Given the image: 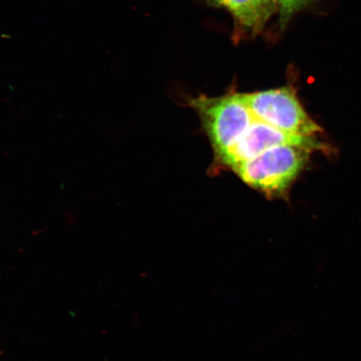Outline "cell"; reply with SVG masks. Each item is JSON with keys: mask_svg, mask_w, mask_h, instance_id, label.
<instances>
[{"mask_svg": "<svg viewBox=\"0 0 361 361\" xmlns=\"http://www.w3.org/2000/svg\"><path fill=\"white\" fill-rule=\"evenodd\" d=\"M270 1H272V2H274V0H270Z\"/></svg>", "mask_w": 361, "mask_h": 361, "instance_id": "obj_7", "label": "cell"}, {"mask_svg": "<svg viewBox=\"0 0 361 361\" xmlns=\"http://www.w3.org/2000/svg\"><path fill=\"white\" fill-rule=\"evenodd\" d=\"M232 13L243 26L252 30L263 29L274 11L275 4L270 0H214Z\"/></svg>", "mask_w": 361, "mask_h": 361, "instance_id": "obj_5", "label": "cell"}, {"mask_svg": "<svg viewBox=\"0 0 361 361\" xmlns=\"http://www.w3.org/2000/svg\"><path fill=\"white\" fill-rule=\"evenodd\" d=\"M312 152L310 149L300 146L274 147L232 170L248 187L269 200L281 198L286 195L299 177Z\"/></svg>", "mask_w": 361, "mask_h": 361, "instance_id": "obj_1", "label": "cell"}, {"mask_svg": "<svg viewBox=\"0 0 361 361\" xmlns=\"http://www.w3.org/2000/svg\"><path fill=\"white\" fill-rule=\"evenodd\" d=\"M281 145L304 147L314 152L329 151V147L315 137L288 134L263 123L255 117L236 145L216 161L232 169L243 162L254 159L271 147Z\"/></svg>", "mask_w": 361, "mask_h": 361, "instance_id": "obj_4", "label": "cell"}, {"mask_svg": "<svg viewBox=\"0 0 361 361\" xmlns=\"http://www.w3.org/2000/svg\"><path fill=\"white\" fill-rule=\"evenodd\" d=\"M314 0H274L279 11V22L281 29L286 28L291 18L298 12L310 6Z\"/></svg>", "mask_w": 361, "mask_h": 361, "instance_id": "obj_6", "label": "cell"}, {"mask_svg": "<svg viewBox=\"0 0 361 361\" xmlns=\"http://www.w3.org/2000/svg\"><path fill=\"white\" fill-rule=\"evenodd\" d=\"M190 106L200 117L216 160L236 145L255 118L243 93H228L219 97L200 94L192 99Z\"/></svg>", "mask_w": 361, "mask_h": 361, "instance_id": "obj_2", "label": "cell"}, {"mask_svg": "<svg viewBox=\"0 0 361 361\" xmlns=\"http://www.w3.org/2000/svg\"><path fill=\"white\" fill-rule=\"evenodd\" d=\"M252 115L282 132L315 137L322 128L305 111L295 88L286 87L243 93Z\"/></svg>", "mask_w": 361, "mask_h": 361, "instance_id": "obj_3", "label": "cell"}]
</instances>
